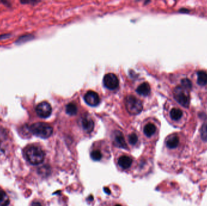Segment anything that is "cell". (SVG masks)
<instances>
[{
    "instance_id": "603a6c76",
    "label": "cell",
    "mask_w": 207,
    "mask_h": 206,
    "mask_svg": "<svg viewBox=\"0 0 207 206\" xmlns=\"http://www.w3.org/2000/svg\"><path fill=\"white\" fill-rule=\"evenodd\" d=\"M32 206H42L41 204L38 201H34L32 204Z\"/></svg>"
},
{
    "instance_id": "277c9868",
    "label": "cell",
    "mask_w": 207,
    "mask_h": 206,
    "mask_svg": "<svg viewBox=\"0 0 207 206\" xmlns=\"http://www.w3.org/2000/svg\"><path fill=\"white\" fill-rule=\"evenodd\" d=\"M165 148L167 149V151L176 154V152H181L179 150L181 147V140L177 134H171L167 137L165 141Z\"/></svg>"
},
{
    "instance_id": "30bf717a",
    "label": "cell",
    "mask_w": 207,
    "mask_h": 206,
    "mask_svg": "<svg viewBox=\"0 0 207 206\" xmlns=\"http://www.w3.org/2000/svg\"><path fill=\"white\" fill-rule=\"evenodd\" d=\"M174 96L176 100L181 105L185 107H188L189 106V99L188 97L183 93L179 91L178 88L174 91Z\"/></svg>"
},
{
    "instance_id": "e0dca14e",
    "label": "cell",
    "mask_w": 207,
    "mask_h": 206,
    "mask_svg": "<svg viewBox=\"0 0 207 206\" xmlns=\"http://www.w3.org/2000/svg\"><path fill=\"white\" fill-rule=\"evenodd\" d=\"M9 204V199L6 193L0 189V206H7Z\"/></svg>"
},
{
    "instance_id": "7a4b0ae2",
    "label": "cell",
    "mask_w": 207,
    "mask_h": 206,
    "mask_svg": "<svg viewBox=\"0 0 207 206\" xmlns=\"http://www.w3.org/2000/svg\"><path fill=\"white\" fill-rule=\"evenodd\" d=\"M29 130L34 135L41 139H47L53 133L52 127L47 123L42 122L32 124L29 128Z\"/></svg>"
},
{
    "instance_id": "8fae6325",
    "label": "cell",
    "mask_w": 207,
    "mask_h": 206,
    "mask_svg": "<svg viewBox=\"0 0 207 206\" xmlns=\"http://www.w3.org/2000/svg\"><path fill=\"white\" fill-rule=\"evenodd\" d=\"M82 126L85 132L90 133L93 130L94 122L90 117H84L82 120Z\"/></svg>"
},
{
    "instance_id": "ffe728a7",
    "label": "cell",
    "mask_w": 207,
    "mask_h": 206,
    "mask_svg": "<svg viewBox=\"0 0 207 206\" xmlns=\"http://www.w3.org/2000/svg\"><path fill=\"white\" fill-rule=\"evenodd\" d=\"M128 142L131 145H135L138 141V137L135 133H131L128 137Z\"/></svg>"
},
{
    "instance_id": "2e32d148",
    "label": "cell",
    "mask_w": 207,
    "mask_h": 206,
    "mask_svg": "<svg viewBox=\"0 0 207 206\" xmlns=\"http://www.w3.org/2000/svg\"><path fill=\"white\" fill-rule=\"evenodd\" d=\"M90 157L93 160L99 161L102 159L103 154L101 150L98 149H93L90 152Z\"/></svg>"
},
{
    "instance_id": "9c48e42d",
    "label": "cell",
    "mask_w": 207,
    "mask_h": 206,
    "mask_svg": "<svg viewBox=\"0 0 207 206\" xmlns=\"http://www.w3.org/2000/svg\"><path fill=\"white\" fill-rule=\"evenodd\" d=\"M113 143L118 148L127 149V145L121 132L116 131L113 134Z\"/></svg>"
},
{
    "instance_id": "7402d4cb",
    "label": "cell",
    "mask_w": 207,
    "mask_h": 206,
    "mask_svg": "<svg viewBox=\"0 0 207 206\" xmlns=\"http://www.w3.org/2000/svg\"><path fill=\"white\" fill-rule=\"evenodd\" d=\"M9 37H10V35H0V41L2 40V39H4L5 38H8Z\"/></svg>"
},
{
    "instance_id": "3957f363",
    "label": "cell",
    "mask_w": 207,
    "mask_h": 206,
    "mask_svg": "<svg viewBox=\"0 0 207 206\" xmlns=\"http://www.w3.org/2000/svg\"><path fill=\"white\" fill-rule=\"evenodd\" d=\"M125 106L127 110L131 115L139 114L143 109L142 102L139 99L133 96H129L126 98Z\"/></svg>"
},
{
    "instance_id": "9a60e30c",
    "label": "cell",
    "mask_w": 207,
    "mask_h": 206,
    "mask_svg": "<svg viewBox=\"0 0 207 206\" xmlns=\"http://www.w3.org/2000/svg\"><path fill=\"white\" fill-rule=\"evenodd\" d=\"M198 83L201 86L207 84V73L203 71L198 73Z\"/></svg>"
},
{
    "instance_id": "5b68a950",
    "label": "cell",
    "mask_w": 207,
    "mask_h": 206,
    "mask_svg": "<svg viewBox=\"0 0 207 206\" xmlns=\"http://www.w3.org/2000/svg\"><path fill=\"white\" fill-rule=\"evenodd\" d=\"M52 107L47 102H42L36 108L37 115L41 118H47L52 114Z\"/></svg>"
},
{
    "instance_id": "7c38bea8",
    "label": "cell",
    "mask_w": 207,
    "mask_h": 206,
    "mask_svg": "<svg viewBox=\"0 0 207 206\" xmlns=\"http://www.w3.org/2000/svg\"><path fill=\"white\" fill-rule=\"evenodd\" d=\"M156 130H157L156 126L154 124L149 123L147 124L144 126V129H143V132H144V134L145 135L146 137L150 138V137H152L156 133Z\"/></svg>"
},
{
    "instance_id": "cb8c5ba5",
    "label": "cell",
    "mask_w": 207,
    "mask_h": 206,
    "mask_svg": "<svg viewBox=\"0 0 207 206\" xmlns=\"http://www.w3.org/2000/svg\"><path fill=\"white\" fill-rule=\"evenodd\" d=\"M110 206H123V205H122L121 204H119V203H114L113 204H112Z\"/></svg>"
},
{
    "instance_id": "d6986e66",
    "label": "cell",
    "mask_w": 207,
    "mask_h": 206,
    "mask_svg": "<svg viewBox=\"0 0 207 206\" xmlns=\"http://www.w3.org/2000/svg\"><path fill=\"white\" fill-rule=\"evenodd\" d=\"M200 133L202 140L205 143H207V123H205L202 125Z\"/></svg>"
},
{
    "instance_id": "52a82bcc",
    "label": "cell",
    "mask_w": 207,
    "mask_h": 206,
    "mask_svg": "<svg viewBox=\"0 0 207 206\" xmlns=\"http://www.w3.org/2000/svg\"><path fill=\"white\" fill-rule=\"evenodd\" d=\"M133 162V160L131 157L125 154L120 155L117 160V166L122 170L129 169L132 166Z\"/></svg>"
},
{
    "instance_id": "5bb4252c",
    "label": "cell",
    "mask_w": 207,
    "mask_h": 206,
    "mask_svg": "<svg viewBox=\"0 0 207 206\" xmlns=\"http://www.w3.org/2000/svg\"><path fill=\"white\" fill-rule=\"evenodd\" d=\"M170 117L171 118L174 120V121H177L179 120L183 115V112L182 111L177 108H173L170 111Z\"/></svg>"
},
{
    "instance_id": "6da1fadb",
    "label": "cell",
    "mask_w": 207,
    "mask_h": 206,
    "mask_svg": "<svg viewBox=\"0 0 207 206\" xmlns=\"http://www.w3.org/2000/svg\"><path fill=\"white\" fill-rule=\"evenodd\" d=\"M25 156L27 160L31 164L38 165L43 162L45 157V153L39 147L32 145L26 148Z\"/></svg>"
},
{
    "instance_id": "8992f818",
    "label": "cell",
    "mask_w": 207,
    "mask_h": 206,
    "mask_svg": "<svg viewBox=\"0 0 207 206\" xmlns=\"http://www.w3.org/2000/svg\"><path fill=\"white\" fill-rule=\"evenodd\" d=\"M104 85L109 90H114L119 85V80L113 73H109L104 78Z\"/></svg>"
},
{
    "instance_id": "ba28073f",
    "label": "cell",
    "mask_w": 207,
    "mask_h": 206,
    "mask_svg": "<svg viewBox=\"0 0 207 206\" xmlns=\"http://www.w3.org/2000/svg\"><path fill=\"white\" fill-rule=\"evenodd\" d=\"M84 100L87 104L91 107H96L100 102V98L98 94L93 91H88L85 94Z\"/></svg>"
},
{
    "instance_id": "ac0fdd59",
    "label": "cell",
    "mask_w": 207,
    "mask_h": 206,
    "mask_svg": "<svg viewBox=\"0 0 207 206\" xmlns=\"http://www.w3.org/2000/svg\"><path fill=\"white\" fill-rule=\"evenodd\" d=\"M66 112L69 115H74L77 113L78 108H77V107L75 104H73V103H70V104H69L66 106Z\"/></svg>"
},
{
    "instance_id": "4fadbf2b",
    "label": "cell",
    "mask_w": 207,
    "mask_h": 206,
    "mask_svg": "<svg viewBox=\"0 0 207 206\" xmlns=\"http://www.w3.org/2000/svg\"><path fill=\"white\" fill-rule=\"evenodd\" d=\"M150 90H151V89H150V86L149 84L147 82H144V83H142V84H141L138 87L136 91L140 95H142L144 96H147L150 94Z\"/></svg>"
},
{
    "instance_id": "44dd1931",
    "label": "cell",
    "mask_w": 207,
    "mask_h": 206,
    "mask_svg": "<svg viewBox=\"0 0 207 206\" xmlns=\"http://www.w3.org/2000/svg\"><path fill=\"white\" fill-rule=\"evenodd\" d=\"M181 84L185 88H186V89H190L192 86L191 82L187 78L184 79L181 81Z\"/></svg>"
}]
</instances>
